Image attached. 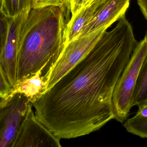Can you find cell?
<instances>
[{
  "label": "cell",
  "mask_w": 147,
  "mask_h": 147,
  "mask_svg": "<svg viewBox=\"0 0 147 147\" xmlns=\"http://www.w3.org/2000/svg\"><path fill=\"white\" fill-rule=\"evenodd\" d=\"M118 21L32 104L39 121L60 140L84 136L115 119L114 89L138 42L125 15Z\"/></svg>",
  "instance_id": "6da1fadb"
},
{
  "label": "cell",
  "mask_w": 147,
  "mask_h": 147,
  "mask_svg": "<svg viewBox=\"0 0 147 147\" xmlns=\"http://www.w3.org/2000/svg\"><path fill=\"white\" fill-rule=\"evenodd\" d=\"M69 22L59 7L32 8L19 39L17 80L42 72L47 83L67 45Z\"/></svg>",
  "instance_id": "7a4b0ae2"
},
{
  "label": "cell",
  "mask_w": 147,
  "mask_h": 147,
  "mask_svg": "<svg viewBox=\"0 0 147 147\" xmlns=\"http://www.w3.org/2000/svg\"><path fill=\"white\" fill-rule=\"evenodd\" d=\"M147 56V33L138 42L113 92L112 103L115 119L123 123L128 118L133 104V97L136 82L142 64Z\"/></svg>",
  "instance_id": "3957f363"
},
{
  "label": "cell",
  "mask_w": 147,
  "mask_h": 147,
  "mask_svg": "<svg viewBox=\"0 0 147 147\" xmlns=\"http://www.w3.org/2000/svg\"><path fill=\"white\" fill-rule=\"evenodd\" d=\"M32 104L17 93L6 101L0 100V147H13Z\"/></svg>",
  "instance_id": "277c9868"
},
{
  "label": "cell",
  "mask_w": 147,
  "mask_h": 147,
  "mask_svg": "<svg viewBox=\"0 0 147 147\" xmlns=\"http://www.w3.org/2000/svg\"><path fill=\"white\" fill-rule=\"evenodd\" d=\"M107 29L100 28L77 38L67 44L50 73L47 79V91L89 53Z\"/></svg>",
  "instance_id": "5b68a950"
},
{
  "label": "cell",
  "mask_w": 147,
  "mask_h": 147,
  "mask_svg": "<svg viewBox=\"0 0 147 147\" xmlns=\"http://www.w3.org/2000/svg\"><path fill=\"white\" fill-rule=\"evenodd\" d=\"M60 139L40 122L30 110L13 147H61Z\"/></svg>",
  "instance_id": "8992f818"
},
{
  "label": "cell",
  "mask_w": 147,
  "mask_h": 147,
  "mask_svg": "<svg viewBox=\"0 0 147 147\" xmlns=\"http://www.w3.org/2000/svg\"><path fill=\"white\" fill-rule=\"evenodd\" d=\"M130 1L90 0L87 3L90 4L93 9V17L83 28L78 38L100 28L108 29L125 15L129 7Z\"/></svg>",
  "instance_id": "52a82bcc"
},
{
  "label": "cell",
  "mask_w": 147,
  "mask_h": 147,
  "mask_svg": "<svg viewBox=\"0 0 147 147\" xmlns=\"http://www.w3.org/2000/svg\"><path fill=\"white\" fill-rule=\"evenodd\" d=\"M30 10H26L14 18H10L7 40L0 54V64L12 87L17 80V55L20 33Z\"/></svg>",
  "instance_id": "ba28073f"
},
{
  "label": "cell",
  "mask_w": 147,
  "mask_h": 147,
  "mask_svg": "<svg viewBox=\"0 0 147 147\" xmlns=\"http://www.w3.org/2000/svg\"><path fill=\"white\" fill-rule=\"evenodd\" d=\"M47 91V83L42 77L41 71L27 77L20 79L5 98L2 101H6L17 93L23 94L32 104L38 101Z\"/></svg>",
  "instance_id": "9c48e42d"
},
{
  "label": "cell",
  "mask_w": 147,
  "mask_h": 147,
  "mask_svg": "<svg viewBox=\"0 0 147 147\" xmlns=\"http://www.w3.org/2000/svg\"><path fill=\"white\" fill-rule=\"evenodd\" d=\"M93 17V10L89 3L84 5L73 16L67 24V44L79 37L83 28Z\"/></svg>",
  "instance_id": "30bf717a"
},
{
  "label": "cell",
  "mask_w": 147,
  "mask_h": 147,
  "mask_svg": "<svg viewBox=\"0 0 147 147\" xmlns=\"http://www.w3.org/2000/svg\"><path fill=\"white\" fill-rule=\"evenodd\" d=\"M147 103V56L139 73L134 91V106L139 108Z\"/></svg>",
  "instance_id": "8fae6325"
},
{
  "label": "cell",
  "mask_w": 147,
  "mask_h": 147,
  "mask_svg": "<svg viewBox=\"0 0 147 147\" xmlns=\"http://www.w3.org/2000/svg\"><path fill=\"white\" fill-rule=\"evenodd\" d=\"M34 0H3L1 11L9 18H13L26 10H31Z\"/></svg>",
  "instance_id": "7c38bea8"
},
{
  "label": "cell",
  "mask_w": 147,
  "mask_h": 147,
  "mask_svg": "<svg viewBox=\"0 0 147 147\" xmlns=\"http://www.w3.org/2000/svg\"><path fill=\"white\" fill-rule=\"evenodd\" d=\"M123 126L128 133L143 139L147 138V119L128 118L123 122Z\"/></svg>",
  "instance_id": "4fadbf2b"
},
{
  "label": "cell",
  "mask_w": 147,
  "mask_h": 147,
  "mask_svg": "<svg viewBox=\"0 0 147 147\" xmlns=\"http://www.w3.org/2000/svg\"><path fill=\"white\" fill-rule=\"evenodd\" d=\"M72 0H34L32 8L54 6L59 7L64 13L68 21L69 22L71 14Z\"/></svg>",
  "instance_id": "5bb4252c"
},
{
  "label": "cell",
  "mask_w": 147,
  "mask_h": 147,
  "mask_svg": "<svg viewBox=\"0 0 147 147\" xmlns=\"http://www.w3.org/2000/svg\"><path fill=\"white\" fill-rule=\"evenodd\" d=\"M9 20L1 10L0 11V54L7 40Z\"/></svg>",
  "instance_id": "9a60e30c"
},
{
  "label": "cell",
  "mask_w": 147,
  "mask_h": 147,
  "mask_svg": "<svg viewBox=\"0 0 147 147\" xmlns=\"http://www.w3.org/2000/svg\"><path fill=\"white\" fill-rule=\"evenodd\" d=\"M12 89V86L9 83L0 64V98H5L8 95Z\"/></svg>",
  "instance_id": "2e32d148"
},
{
  "label": "cell",
  "mask_w": 147,
  "mask_h": 147,
  "mask_svg": "<svg viewBox=\"0 0 147 147\" xmlns=\"http://www.w3.org/2000/svg\"><path fill=\"white\" fill-rule=\"evenodd\" d=\"M134 117L137 119H147V103L139 108V110Z\"/></svg>",
  "instance_id": "e0dca14e"
},
{
  "label": "cell",
  "mask_w": 147,
  "mask_h": 147,
  "mask_svg": "<svg viewBox=\"0 0 147 147\" xmlns=\"http://www.w3.org/2000/svg\"><path fill=\"white\" fill-rule=\"evenodd\" d=\"M141 11L147 20V0H137Z\"/></svg>",
  "instance_id": "ac0fdd59"
},
{
  "label": "cell",
  "mask_w": 147,
  "mask_h": 147,
  "mask_svg": "<svg viewBox=\"0 0 147 147\" xmlns=\"http://www.w3.org/2000/svg\"><path fill=\"white\" fill-rule=\"evenodd\" d=\"M2 2L3 0H0V11L1 10L2 7Z\"/></svg>",
  "instance_id": "d6986e66"
}]
</instances>
